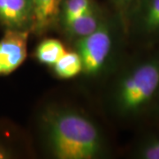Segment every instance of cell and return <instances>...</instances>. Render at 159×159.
<instances>
[{
    "label": "cell",
    "instance_id": "6da1fadb",
    "mask_svg": "<svg viewBox=\"0 0 159 159\" xmlns=\"http://www.w3.org/2000/svg\"><path fill=\"white\" fill-rule=\"evenodd\" d=\"M47 153L57 159H98L107 157L106 137L95 121L80 111L51 106L40 117Z\"/></svg>",
    "mask_w": 159,
    "mask_h": 159
},
{
    "label": "cell",
    "instance_id": "7a4b0ae2",
    "mask_svg": "<svg viewBox=\"0 0 159 159\" xmlns=\"http://www.w3.org/2000/svg\"><path fill=\"white\" fill-rule=\"evenodd\" d=\"M159 96V52L125 67L110 95L112 112L122 120H134L150 111Z\"/></svg>",
    "mask_w": 159,
    "mask_h": 159
},
{
    "label": "cell",
    "instance_id": "3957f363",
    "mask_svg": "<svg viewBox=\"0 0 159 159\" xmlns=\"http://www.w3.org/2000/svg\"><path fill=\"white\" fill-rule=\"evenodd\" d=\"M116 27L103 20L92 34L76 40V51L82 63V73L89 76L100 74L107 66L117 43Z\"/></svg>",
    "mask_w": 159,
    "mask_h": 159
},
{
    "label": "cell",
    "instance_id": "277c9868",
    "mask_svg": "<svg viewBox=\"0 0 159 159\" xmlns=\"http://www.w3.org/2000/svg\"><path fill=\"white\" fill-rule=\"evenodd\" d=\"M29 30L6 29L0 39V75L16 71L27 58Z\"/></svg>",
    "mask_w": 159,
    "mask_h": 159
},
{
    "label": "cell",
    "instance_id": "5b68a950",
    "mask_svg": "<svg viewBox=\"0 0 159 159\" xmlns=\"http://www.w3.org/2000/svg\"><path fill=\"white\" fill-rule=\"evenodd\" d=\"M132 25L135 34L145 42H159V0H140Z\"/></svg>",
    "mask_w": 159,
    "mask_h": 159
},
{
    "label": "cell",
    "instance_id": "8992f818",
    "mask_svg": "<svg viewBox=\"0 0 159 159\" xmlns=\"http://www.w3.org/2000/svg\"><path fill=\"white\" fill-rule=\"evenodd\" d=\"M0 23L6 29H32V0H0Z\"/></svg>",
    "mask_w": 159,
    "mask_h": 159
},
{
    "label": "cell",
    "instance_id": "52a82bcc",
    "mask_svg": "<svg viewBox=\"0 0 159 159\" xmlns=\"http://www.w3.org/2000/svg\"><path fill=\"white\" fill-rule=\"evenodd\" d=\"M33 24L35 32L43 33L51 28L59 17L62 0H32Z\"/></svg>",
    "mask_w": 159,
    "mask_h": 159
},
{
    "label": "cell",
    "instance_id": "ba28073f",
    "mask_svg": "<svg viewBox=\"0 0 159 159\" xmlns=\"http://www.w3.org/2000/svg\"><path fill=\"white\" fill-rule=\"evenodd\" d=\"M102 21L103 20H101L100 15L93 7L63 26L70 36L77 40L92 34L99 28Z\"/></svg>",
    "mask_w": 159,
    "mask_h": 159
},
{
    "label": "cell",
    "instance_id": "9c48e42d",
    "mask_svg": "<svg viewBox=\"0 0 159 159\" xmlns=\"http://www.w3.org/2000/svg\"><path fill=\"white\" fill-rule=\"evenodd\" d=\"M52 67L60 79H72L82 73V63L77 51H66Z\"/></svg>",
    "mask_w": 159,
    "mask_h": 159
},
{
    "label": "cell",
    "instance_id": "30bf717a",
    "mask_svg": "<svg viewBox=\"0 0 159 159\" xmlns=\"http://www.w3.org/2000/svg\"><path fill=\"white\" fill-rule=\"evenodd\" d=\"M66 51L62 43L57 39L43 40L35 50V57L40 63L52 66Z\"/></svg>",
    "mask_w": 159,
    "mask_h": 159
},
{
    "label": "cell",
    "instance_id": "8fae6325",
    "mask_svg": "<svg viewBox=\"0 0 159 159\" xmlns=\"http://www.w3.org/2000/svg\"><path fill=\"white\" fill-rule=\"evenodd\" d=\"M133 156L138 159H159V132L140 139L133 149Z\"/></svg>",
    "mask_w": 159,
    "mask_h": 159
},
{
    "label": "cell",
    "instance_id": "7c38bea8",
    "mask_svg": "<svg viewBox=\"0 0 159 159\" xmlns=\"http://www.w3.org/2000/svg\"><path fill=\"white\" fill-rule=\"evenodd\" d=\"M94 7L91 0H62L59 18L63 25Z\"/></svg>",
    "mask_w": 159,
    "mask_h": 159
},
{
    "label": "cell",
    "instance_id": "4fadbf2b",
    "mask_svg": "<svg viewBox=\"0 0 159 159\" xmlns=\"http://www.w3.org/2000/svg\"><path fill=\"white\" fill-rule=\"evenodd\" d=\"M114 1L123 11H127L130 8V0H114Z\"/></svg>",
    "mask_w": 159,
    "mask_h": 159
},
{
    "label": "cell",
    "instance_id": "5bb4252c",
    "mask_svg": "<svg viewBox=\"0 0 159 159\" xmlns=\"http://www.w3.org/2000/svg\"><path fill=\"white\" fill-rule=\"evenodd\" d=\"M150 111H152V113H153L155 119L159 124V96L157 97V99L156 100V102H155Z\"/></svg>",
    "mask_w": 159,
    "mask_h": 159
},
{
    "label": "cell",
    "instance_id": "9a60e30c",
    "mask_svg": "<svg viewBox=\"0 0 159 159\" xmlns=\"http://www.w3.org/2000/svg\"><path fill=\"white\" fill-rule=\"evenodd\" d=\"M11 156V152L9 148L3 145H0V158H9Z\"/></svg>",
    "mask_w": 159,
    "mask_h": 159
},
{
    "label": "cell",
    "instance_id": "2e32d148",
    "mask_svg": "<svg viewBox=\"0 0 159 159\" xmlns=\"http://www.w3.org/2000/svg\"><path fill=\"white\" fill-rule=\"evenodd\" d=\"M134 1H135V0H130V4H131V5H132V3H133ZM139 1H140V0H139Z\"/></svg>",
    "mask_w": 159,
    "mask_h": 159
}]
</instances>
